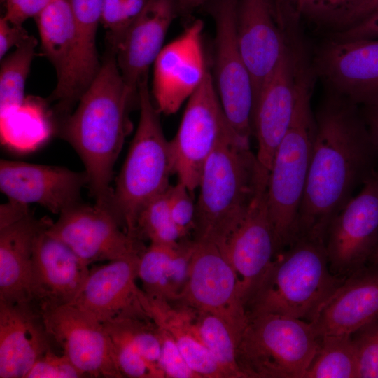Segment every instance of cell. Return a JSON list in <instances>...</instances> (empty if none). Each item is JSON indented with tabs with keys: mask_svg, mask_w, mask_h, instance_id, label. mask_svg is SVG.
<instances>
[{
	"mask_svg": "<svg viewBox=\"0 0 378 378\" xmlns=\"http://www.w3.org/2000/svg\"><path fill=\"white\" fill-rule=\"evenodd\" d=\"M357 357V378H378V317L352 335Z\"/></svg>",
	"mask_w": 378,
	"mask_h": 378,
	"instance_id": "d590c367",
	"label": "cell"
},
{
	"mask_svg": "<svg viewBox=\"0 0 378 378\" xmlns=\"http://www.w3.org/2000/svg\"><path fill=\"white\" fill-rule=\"evenodd\" d=\"M237 137L241 138L224 112L208 71L188 99L178 131L169 141L173 171L178 181L192 192L198 188L204 166L215 148Z\"/></svg>",
	"mask_w": 378,
	"mask_h": 378,
	"instance_id": "ba28073f",
	"label": "cell"
},
{
	"mask_svg": "<svg viewBox=\"0 0 378 378\" xmlns=\"http://www.w3.org/2000/svg\"><path fill=\"white\" fill-rule=\"evenodd\" d=\"M194 241L181 240L176 246L150 244L141 253L138 278L144 291L153 298L176 302L189 274Z\"/></svg>",
	"mask_w": 378,
	"mask_h": 378,
	"instance_id": "484cf974",
	"label": "cell"
},
{
	"mask_svg": "<svg viewBox=\"0 0 378 378\" xmlns=\"http://www.w3.org/2000/svg\"><path fill=\"white\" fill-rule=\"evenodd\" d=\"M370 262L378 263V246L371 257Z\"/></svg>",
	"mask_w": 378,
	"mask_h": 378,
	"instance_id": "bcb514c9",
	"label": "cell"
},
{
	"mask_svg": "<svg viewBox=\"0 0 378 378\" xmlns=\"http://www.w3.org/2000/svg\"><path fill=\"white\" fill-rule=\"evenodd\" d=\"M190 193L179 181L176 185H170L166 191L172 220L184 238L195 228L196 203Z\"/></svg>",
	"mask_w": 378,
	"mask_h": 378,
	"instance_id": "8d00e7d4",
	"label": "cell"
},
{
	"mask_svg": "<svg viewBox=\"0 0 378 378\" xmlns=\"http://www.w3.org/2000/svg\"><path fill=\"white\" fill-rule=\"evenodd\" d=\"M41 313L51 338L85 377H122L104 323L69 304Z\"/></svg>",
	"mask_w": 378,
	"mask_h": 378,
	"instance_id": "9a60e30c",
	"label": "cell"
},
{
	"mask_svg": "<svg viewBox=\"0 0 378 378\" xmlns=\"http://www.w3.org/2000/svg\"><path fill=\"white\" fill-rule=\"evenodd\" d=\"M363 0H287L296 16L335 29ZM334 31V30H333Z\"/></svg>",
	"mask_w": 378,
	"mask_h": 378,
	"instance_id": "d6a6232c",
	"label": "cell"
},
{
	"mask_svg": "<svg viewBox=\"0 0 378 378\" xmlns=\"http://www.w3.org/2000/svg\"><path fill=\"white\" fill-rule=\"evenodd\" d=\"M85 377L65 354L58 355L51 349L33 365L25 378H78Z\"/></svg>",
	"mask_w": 378,
	"mask_h": 378,
	"instance_id": "f35d334b",
	"label": "cell"
},
{
	"mask_svg": "<svg viewBox=\"0 0 378 378\" xmlns=\"http://www.w3.org/2000/svg\"><path fill=\"white\" fill-rule=\"evenodd\" d=\"M378 8V0H363L333 31L346 29Z\"/></svg>",
	"mask_w": 378,
	"mask_h": 378,
	"instance_id": "7bdbcfd3",
	"label": "cell"
},
{
	"mask_svg": "<svg viewBox=\"0 0 378 378\" xmlns=\"http://www.w3.org/2000/svg\"><path fill=\"white\" fill-rule=\"evenodd\" d=\"M316 132L298 237L325 242L337 213L377 168L378 144L360 106L326 90L315 113Z\"/></svg>",
	"mask_w": 378,
	"mask_h": 378,
	"instance_id": "6da1fadb",
	"label": "cell"
},
{
	"mask_svg": "<svg viewBox=\"0 0 378 378\" xmlns=\"http://www.w3.org/2000/svg\"><path fill=\"white\" fill-rule=\"evenodd\" d=\"M148 75L138 86L139 124L112 189L111 210L130 236L137 235L139 216L144 206L169 187L174 173L169 141L164 134L159 113L152 101Z\"/></svg>",
	"mask_w": 378,
	"mask_h": 378,
	"instance_id": "8992f818",
	"label": "cell"
},
{
	"mask_svg": "<svg viewBox=\"0 0 378 378\" xmlns=\"http://www.w3.org/2000/svg\"><path fill=\"white\" fill-rule=\"evenodd\" d=\"M325 244L335 275L347 277L370 262L378 246V168L332 220Z\"/></svg>",
	"mask_w": 378,
	"mask_h": 378,
	"instance_id": "7c38bea8",
	"label": "cell"
},
{
	"mask_svg": "<svg viewBox=\"0 0 378 378\" xmlns=\"http://www.w3.org/2000/svg\"><path fill=\"white\" fill-rule=\"evenodd\" d=\"M360 109L369 131L378 144V103L360 106Z\"/></svg>",
	"mask_w": 378,
	"mask_h": 378,
	"instance_id": "ee69618b",
	"label": "cell"
},
{
	"mask_svg": "<svg viewBox=\"0 0 378 378\" xmlns=\"http://www.w3.org/2000/svg\"><path fill=\"white\" fill-rule=\"evenodd\" d=\"M53 0H6L3 15L14 24L22 25L29 18H35Z\"/></svg>",
	"mask_w": 378,
	"mask_h": 378,
	"instance_id": "60d3db41",
	"label": "cell"
},
{
	"mask_svg": "<svg viewBox=\"0 0 378 378\" xmlns=\"http://www.w3.org/2000/svg\"><path fill=\"white\" fill-rule=\"evenodd\" d=\"M36 218L29 205L8 200L0 206V301H30L34 246L50 222Z\"/></svg>",
	"mask_w": 378,
	"mask_h": 378,
	"instance_id": "ffe728a7",
	"label": "cell"
},
{
	"mask_svg": "<svg viewBox=\"0 0 378 378\" xmlns=\"http://www.w3.org/2000/svg\"><path fill=\"white\" fill-rule=\"evenodd\" d=\"M140 255L94 266L69 304L102 323L127 318H150L143 305L144 291L136 284Z\"/></svg>",
	"mask_w": 378,
	"mask_h": 378,
	"instance_id": "d6986e66",
	"label": "cell"
},
{
	"mask_svg": "<svg viewBox=\"0 0 378 378\" xmlns=\"http://www.w3.org/2000/svg\"><path fill=\"white\" fill-rule=\"evenodd\" d=\"M148 0H103L101 24L107 32L113 51L124 33Z\"/></svg>",
	"mask_w": 378,
	"mask_h": 378,
	"instance_id": "e575fe53",
	"label": "cell"
},
{
	"mask_svg": "<svg viewBox=\"0 0 378 378\" xmlns=\"http://www.w3.org/2000/svg\"><path fill=\"white\" fill-rule=\"evenodd\" d=\"M237 32L250 75L253 105L286 43V34L274 0H239Z\"/></svg>",
	"mask_w": 378,
	"mask_h": 378,
	"instance_id": "44dd1931",
	"label": "cell"
},
{
	"mask_svg": "<svg viewBox=\"0 0 378 378\" xmlns=\"http://www.w3.org/2000/svg\"><path fill=\"white\" fill-rule=\"evenodd\" d=\"M134 96L115 54L110 53L62 128L64 139L83 163L94 203L111 211L113 167L130 127L129 107Z\"/></svg>",
	"mask_w": 378,
	"mask_h": 378,
	"instance_id": "7a4b0ae2",
	"label": "cell"
},
{
	"mask_svg": "<svg viewBox=\"0 0 378 378\" xmlns=\"http://www.w3.org/2000/svg\"><path fill=\"white\" fill-rule=\"evenodd\" d=\"M88 186L85 171L1 159L0 190L8 200L38 204L59 215L81 202V191Z\"/></svg>",
	"mask_w": 378,
	"mask_h": 378,
	"instance_id": "e0dca14e",
	"label": "cell"
},
{
	"mask_svg": "<svg viewBox=\"0 0 378 378\" xmlns=\"http://www.w3.org/2000/svg\"><path fill=\"white\" fill-rule=\"evenodd\" d=\"M104 326L111 343L116 366L122 377L165 378L160 368L146 361L125 337L106 325Z\"/></svg>",
	"mask_w": 378,
	"mask_h": 378,
	"instance_id": "836d02e7",
	"label": "cell"
},
{
	"mask_svg": "<svg viewBox=\"0 0 378 378\" xmlns=\"http://www.w3.org/2000/svg\"><path fill=\"white\" fill-rule=\"evenodd\" d=\"M311 67L326 90L360 106L378 103V39L329 38L316 49Z\"/></svg>",
	"mask_w": 378,
	"mask_h": 378,
	"instance_id": "5bb4252c",
	"label": "cell"
},
{
	"mask_svg": "<svg viewBox=\"0 0 378 378\" xmlns=\"http://www.w3.org/2000/svg\"><path fill=\"white\" fill-rule=\"evenodd\" d=\"M268 176L269 171L251 151L250 142L239 137L222 142L203 168L194 240L221 247L267 188Z\"/></svg>",
	"mask_w": 378,
	"mask_h": 378,
	"instance_id": "3957f363",
	"label": "cell"
},
{
	"mask_svg": "<svg viewBox=\"0 0 378 378\" xmlns=\"http://www.w3.org/2000/svg\"><path fill=\"white\" fill-rule=\"evenodd\" d=\"M193 241L188 279L174 302L218 316L230 328L238 342L247 314L239 296L235 272L217 244Z\"/></svg>",
	"mask_w": 378,
	"mask_h": 378,
	"instance_id": "8fae6325",
	"label": "cell"
},
{
	"mask_svg": "<svg viewBox=\"0 0 378 378\" xmlns=\"http://www.w3.org/2000/svg\"><path fill=\"white\" fill-rule=\"evenodd\" d=\"M285 29V48L262 85L252 113L253 134L258 142L256 155L268 171L291 122L299 75L307 59L296 32V20L287 19Z\"/></svg>",
	"mask_w": 378,
	"mask_h": 378,
	"instance_id": "9c48e42d",
	"label": "cell"
},
{
	"mask_svg": "<svg viewBox=\"0 0 378 378\" xmlns=\"http://www.w3.org/2000/svg\"><path fill=\"white\" fill-rule=\"evenodd\" d=\"M143 304L150 318L172 335L186 363L200 378H225L195 330L193 309L178 304L172 306L169 302L153 298L146 293Z\"/></svg>",
	"mask_w": 378,
	"mask_h": 378,
	"instance_id": "4316f807",
	"label": "cell"
},
{
	"mask_svg": "<svg viewBox=\"0 0 378 378\" xmlns=\"http://www.w3.org/2000/svg\"><path fill=\"white\" fill-rule=\"evenodd\" d=\"M47 231L88 265L140 255L146 248L125 232L111 211L95 203L81 202L64 211Z\"/></svg>",
	"mask_w": 378,
	"mask_h": 378,
	"instance_id": "4fadbf2b",
	"label": "cell"
},
{
	"mask_svg": "<svg viewBox=\"0 0 378 378\" xmlns=\"http://www.w3.org/2000/svg\"><path fill=\"white\" fill-rule=\"evenodd\" d=\"M157 326L161 341L160 365L165 377L200 378L186 363L172 335L165 328Z\"/></svg>",
	"mask_w": 378,
	"mask_h": 378,
	"instance_id": "74e56055",
	"label": "cell"
},
{
	"mask_svg": "<svg viewBox=\"0 0 378 378\" xmlns=\"http://www.w3.org/2000/svg\"><path fill=\"white\" fill-rule=\"evenodd\" d=\"M220 248L235 272L239 296L246 309L279 253L268 213L267 188Z\"/></svg>",
	"mask_w": 378,
	"mask_h": 378,
	"instance_id": "2e32d148",
	"label": "cell"
},
{
	"mask_svg": "<svg viewBox=\"0 0 378 378\" xmlns=\"http://www.w3.org/2000/svg\"><path fill=\"white\" fill-rule=\"evenodd\" d=\"M36 45V38L30 36L1 60V119L18 109L25 102V84Z\"/></svg>",
	"mask_w": 378,
	"mask_h": 378,
	"instance_id": "4dcf8cb0",
	"label": "cell"
},
{
	"mask_svg": "<svg viewBox=\"0 0 378 378\" xmlns=\"http://www.w3.org/2000/svg\"><path fill=\"white\" fill-rule=\"evenodd\" d=\"M166 191L141 210L137 220V235L140 239L147 238L150 244L176 246L184 237L172 220Z\"/></svg>",
	"mask_w": 378,
	"mask_h": 378,
	"instance_id": "1f68e13d",
	"label": "cell"
},
{
	"mask_svg": "<svg viewBox=\"0 0 378 378\" xmlns=\"http://www.w3.org/2000/svg\"><path fill=\"white\" fill-rule=\"evenodd\" d=\"M315 76L302 66L291 122L275 153L269 171L267 205L279 253L298 237V222L307 180L316 132L311 107Z\"/></svg>",
	"mask_w": 378,
	"mask_h": 378,
	"instance_id": "5b68a950",
	"label": "cell"
},
{
	"mask_svg": "<svg viewBox=\"0 0 378 378\" xmlns=\"http://www.w3.org/2000/svg\"><path fill=\"white\" fill-rule=\"evenodd\" d=\"M318 343L307 321L279 314L247 316L237 360L246 378H304Z\"/></svg>",
	"mask_w": 378,
	"mask_h": 378,
	"instance_id": "52a82bcc",
	"label": "cell"
},
{
	"mask_svg": "<svg viewBox=\"0 0 378 378\" xmlns=\"http://www.w3.org/2000/svg\"><path fill=\"white\" fill-rule=\"evenodd\" d=\"M177 12L182 16L190 15L196 9L202 7L208 0H176Z\"/></svg>",
	"mask_w": 378,
	"mask_h": 378,
	"instance_id": "f6af8a7d",
	"label": "cell"
},
{
	"mask_svg": "<svg viewBox=\"0 0 378 378\" xmlns=\"http://www.w3.org/2000/svg\"><path fill=\"white\" fill-rule=\"evenodd\" d=\"M176 15V0H148L116 45L117 64L132 94L138 93L139 83L148 75Z\"/></svg>",
	"mask_w": 378,
	"mask_h": 378,
	"instance_id": "603a6c76",
	"label": "cell"
},
{
	"mask_svg": "<svg viewBox=\"0 0 378 378\" xmlns=\"http://www.w3.org/2000/svg\"><path fill=\"white\" fill-rule=\"evenodd\" d=\"M358 366L351 335L319 337L316 354L304 378H357Z\"/></svg>",
	"mask_w": 378,
	"mask_h": 378,
	"instance_id": "f546056e",
	"label": "cell"
},
{
	"mask_svg": "<svg viewBox=\"0 0 378 378\" xmlns=\"http://www.w3.org/2000/svg\"><path fill=\"white\" fill-rule=\"evenodd\" d=\"M51 339L34 303L0 301V377L25 378Z\"/></svg>",
	"mask_w": 378,
	"mask_h": 378,
	"instance_id": "cb8c5ba5",
	"label": "cell"
},
{
	"mask_svg": "<svg viewBox=\"0 0 378 378\" xmlns=\"http://www.w3.org/2000/svg\"><path fill=\"white\" fill-rule=\"evenodd\" d=\"M41 48L57 74L56 99L64 91L76 48V25L71 0H53L35 18Z\"/></svg>",
	"mask_w": 378,
	"mask_h": 378,
	"instance_id": "83f0119b",
	"label": "cell"
},
{
	"mask_svg": "<svg viewBox=\"0 0 378 378\" xmlns=\"http://www.w3.org/2000/svg\"><path fill=\"white\" fill-rule=\"evenodd\" d=\"M274 259L246 307L247 316L279 314L309 321L346 277L334 274L323 241L298 238Z\"/></svg>",
	"mask_w": 378,
	"mask_h": 378,
	"instance_id": "277c9868",
	"label": "cell"
},
{
	"mask_svg": "<svg viewBox=\"0 0 378 378\" xmlns=\"http://www.w3.org/2000/svg\"><path fill=\"white\" fill-rule=\"evenodd\" d=\"M29 36L22 25L14 24L2 16L0 18L1 60L13 47H18Z\"/></svg>",
	"mask_w": 378,
	"mask_h": 378,
	"instance_id": "b9f144b4",
	"label": "cell"
},
{
	"mask_svg": "<svg viewBox=\"0 0 378 378\" xmlns=\"http://www.w3.org/2000/svg\"><path fill=\"white\" fill-rule=\"evenodd\" d=\"M203 29L201 20L192 22L163 47L154 62L152 92L160 113L170 115L178 111L209 71L202 47Z\"/></svg>",
	"mask_w": 378,
	"mask_h": 378,
	"instance_id": "ac0fdd59",
	"label": "cell"
},
{
	"mask_svg": "<svg viewBox=\"0 0 378 378\" xmlns=\"http://www.w3.org/2000/svg\"><path fill=\"white\" fill-rule=\"evenodd\" d=\"M238 1L208 0L202 8L215 23L214 82L220 104L237 134L250 142L253 135V90L237 37Z\"/></svg>",
	"mask_w": 378,
	"mask_h": 378,
	"instance_id": "30bf717a",
	"label": "cell"
},
{
	"mask_svg": "<svg viewBox=\"0 0 378 378\" xmlns=\"http://www.w3.org/2000/svg\"><path fill=\"white\" fill-rule=\"evenodd\" d=\"M193 326L225 378H246L237 360V338L223 319L213 314L193 309Z\"/></svg>",
	"mask_w": 378,
	"mask_h": 378,
	"instance_id": "f1b7e54d",
	"label": "cell"
},
{
	"mask_svg": "<svg viewBox=\"0 0 378 378\" xmlns=\"http://www.w3.org/2000/svg\"><path fill=\"white\" fill-rule=\"evenodd\" d=\"M51 222L38 233L34 246L29 297L41 311L70 304L90 272L88 265L48 233Z\"/></svg>",
	"mask_w": 378,
	"mask_h": 378,
	"instance_id": "7402d4cb",
	"label": "cell"
},
{
	"mask_svg": "<svg viewBox=\"0 0 378 378\" xmlns=\"http://www.w3.org/2000/svg\"><path fill=\"white\" fill-rule=\"evenodd\" d=\"M330 38L340 41L378 39V8L353 25L333 31Z\"/></svg>",
	"mask_w": 378,
	"mask_h": 378,
	"instance_id": "ab89813d",
	"label": "cell"
},
{
	"mask_svg": "<svg viewBox=\"0 0 378 378\" xmlns=\"http://www.w3.org/2000/svg\"><path fill=\"white\" fill-rule=\"evenodd\" d=\"M370 263L347 276L308 321L318 337L352 335L378 317V263Z\"/></svg>",
	"mask_w": 378,
	"mask_h": 378,
	"instance_id": "d4e9b609",
	"label": "cell"
}]
</instances>
